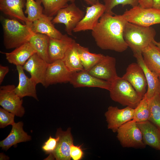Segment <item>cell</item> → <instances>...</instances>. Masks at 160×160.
<instances>
[{
  "label": "cell",
  "mask_w": 160,
  "mask_h": 160,
  "mask_svg": "<svg viewBox=\"0 0 160 160\" xmlns=\"http://www.w3.org/2000/svg\"><path fill=\"white\" fill-rule=\"evenodd\" d=\"M127 22L123 15L105 12L92 31L97 46L103 50L119 52L126 51L128 47L123 37V31Z\"/></svg>",
  "instance_id": "6da1fadb"
},
{
  "label": "cell",
  "mask_w": 160,
  "mask_h": 160,
  "mask_svg": "<svg viewBox=\"0 0 160 160\" xmlns=\"http://www.w3.org/2000/svg\"><path fill=\"white\" fill-rule=\"evenodd\" d=\"M156 32L151 26L138 25L128 22L125 24L123 37L133 55L142 54L143 50L155 41Z\"/></svg>",
  "instance_id": "7a4b0ae2"
},
{
  "label": "cell",
  "mask_w": 160,
  "mask_h": 160,
  "mask_svg": "<svg viewBox=\"0 0 160 160\" xmlns=\"http://www.w3.org/2000/svg\"><path fill=\"white\" fill-rule=\"evenodd\" d=\"M3 42L7 49L15 48L29 42L34 35L31 26L15 19H5L2 23Z\"/></svg>",
  "instance_id": "3957f363"
},
{
  "label": "cell",
  "mask_w": 160,
  "mask_h": 160,
  "mask_svg": "<svg viewBox=\"0 0 160 160\" xmlns=\"http://www.w3.org/2000/svg\"><path fill=\"white\" fill-rule=\"evenodd\" d=\"M110 92L111 99L123 106L135 108L143 97L127 81L118 76L111 83Z\"/></svg>",
  "instance_id": "277c9868"
},
{
  "label": "cell",
  "mask_w": 160,
  "mask_h": 160,
  "mask_svg": "<svg viewBox=\"0 0 160 160\" xmlns=\"http://www.w3.org/2000/svg\"><path fill=\"white\" fill-rule=\"evenodd\" d=\"M122 15L127 22L139 25L160 24V10L153 7L145 8L139 5L126 10Z\"/></svg>",
  "instance_id": "5b68a950"
},
{
  "label": "cell",
  "mask_w": 160,
  "mask_h": 160,
  "mask_svg": "<svg viewBox=\"0 0 160 160\" xmlns=\"http://www.w3.org/2000/svg\"><path fill=\"white\" fill-rule=\"evenodd\" d=\"M116 132L117 138L123 147L142 149L146 147L141 131L133 119L122 125Z\"/></svg>",
  "instance_id": "8992f818"
},
{
  "label": "cell",
  "mask_w": 160,
  "mask_h": 160,
  "mask_svg": "<svg viewBox=\"0 0 160 160\" xmlns=\"http://www.w3.org/2000/svg\"><path fill=\"white\" fill-rule=\"evenodd\" d=\"M85 14L84 12L77 6L75 2L70 3L58 12L52 22L53 24H64L67 34L72 36L73 29Z\"/></svg>",
  "instance_id": "52a82bcc"
},
{
  "label": "cell",
  "mask_w": 160,
  "mask_h": 160,
  "mask_svg": "<svg viewBox=\"0 0 160 160\" xmlns=\"http://www.w3.org/2000/svg\"><path fill=\"white\" fill-rule=\"evenodd\" d=\"M14 84L2 86L0 87V105L6 111L17 116L23 117L25 112L23 100L15 92Z\"/></svg>",
  "instance_id": "ba28073f"
},
{
  "label": "cell",
  "mask_w": 160,
  "mask_h": 160,
  "mask_svg": "<svg viewBox=\"0 0 160 160\" xmlns=\"http://www.w3.org/2000/svg\"><path fill=\"white\" fill-rule=\"evenodd\" d=\"M72 73L68 69L62 60L49 63L43 86L47 87L53 84L69 82Z\"/></svg>",
  "instance_id": "9c48e42d"
},
{
  "label": "cell",
  "mask_w": 160,
  "mask_h": 160,
  "mask_svg": "<svg viewBox=\"0 0 160 160\" xmlns=\"http://www.w3.org/2000/svg\"><path fill=\"white\" fill-rule=\"evenodd\" d=\"M134 108L127 106L119 109L116 106H110L105 114L108 128L114 132L122 125L133 119Z\"/></svg>",
  "instance_id": "30bf717a"
},
{
  "label": "cell",
  "mask_w": 160,
  "mask_h": 160,
  "mask_svg": "<svg viewBox=\"0 0 160 160\" xmlns=\"http://www.w3.org/2000/svg\"><path fill=\"white\" fill-rule=\"evenodd\" d=\"M116 63L115 57L104 55L101 60L88 71L97 78L111 83L119 76L116 72Z\"/></svg>",
  "instance_id": "8fae6325"
},
{
  "label": "cell",
  "mask_w": 160,
  "mask_h": 160,
  "mask_svg": "<svg viewBox=\"0 0 160 160\" xmlns=\"http://www.w3.org/2000/svg\"><path fill=\"white\" fill-rule=\"evenodd\" d=\"M105 9L104 4L99 1L87 7L84 17L77 24L73 32H78L86 30H92L105 12Z\"/></svg>",
  "instance_id": "7c38bea8"
},
{
  "label": "cell",
  "mask_w": 160,
  "mask_h": 160,
  "mask_svg": "<svg viewBox=\"0 0 160 160\" xmlns=\"http://www.w3.org/2000/svg\"><path fill=\"white\" fill-rule=\"evenodd\" d=\"M69 82L75 88L98 87L108 91L111 85V83L97 78L84 69L73 73Z\"/></svg>",
  "instance_id": "4fadbf2b"
},
{
  "label": "cell",
  "mask_w": 160,
  "mask_h": 160,
  "mask_svg": "<svg viewBox=\"0 0 160 160\" xmlns=\"http://www.w3.org/2000/svg\"><path fill=\"white\" fill-rule=\"evenodd\" d=\"M122 78L128 81L140 96L143 97L146 92L147 84L143 71L137 63L129 65Z\"/></svg>",
  "instance_id": "5bb4252c"
},
{
  "label": "cell",
  "mask_w": 160,
  "mask_h": 160,
  "mask_svg": "<svg viewBox=\"0 0 160 160\" xmlns=\"http://www.w3.org/2000/svg\"><path fill=\"white\" fill-rule=\"evenodd\" d=\"M49 63L36 53L32 55L23 66L24 70L28 72L31 78L37 84L43 85Z\"/></svg>",
  "instance_id": "9a60e30c"
},
{
  "label": "cell",
  "mask_w": 160,
  "mask_h": 160,
  "mask_svg": "<svg viewBox=\"0 0 160 160\" xmlns=\"http://www.w3.org/2000/svg\"><path fill=\"white\" fill-rule=\"evenodd\" d=\"M58 137L57 145L52 153L56 160H70L71 146L73 144V139L71 128H68L65 131L62 129H57L56 135Z\"/></svg>",
  "instance_id": "2e32d148"
},
{
  "label": "cell",
  "mask_w": 160,
  "mask_h": 160,
  "mask_svg": "<svg viewBox=\"0 0 160 160\" xmlns=\"http://www.w3.org/2000/svg\"><path fill=\"white\" fill-rule=\"evenodd\" d=\"M75 41L67 34H63L60 39L49 38L48 54L50 63L62 60L71 46Z\"/></svg>",
  "instance_id": "e0dca14e"
},
{
  "label": "cell",
  "mask_w": 160,
  "mask_h": 160,
  "mask_svg": "<svg viewBox=\"0 0 160 160\" xmlns=\"http://www.w3.org/2000/svg\"><path fill=\"white\" fill-rule=\"evenodd\" d=\"M26 0H0V10L4 14L31 26L23 12Z\"/></svg>",
  "instance_id": "ac0fdd59"
},
{
  "label": "cell",
  "mask_w": 160,
  "mask_h": 160,
  "mask_svg": "<svg viewBox=\"0 0 160 160\" xmlns=\"http://www.w3.org/2000/svg\"><path fill=\"white\" fill-rule=\"evenodd\" d=\"M19 76V83L14 89L15 93L21 98L28 96L39 101L36 86L37 84L31 78L28 77L24 72L22 66H16Z\"/></svg>",
  "instance_id": "d6986e66"
},
{
  "label": "cell",
  "mask_w": 160,
  "mask_h": 160,
  "mask_svg": "<svg viewBox=\"0 0 160 160\" xmlns=\"http://www.w3.org/2000/svg\"><path fill=\"white\" fill-rule=\"evenodd\" d=\"M12 126L8 136L0 142V147L6 151L18 143L28 141L31 139V136L24 131L22 121L15 123Z\"/></svg>",
  "instance_id": "ffe728a7"
},
{
  "label": "cell",
  "mask_w": 160,
  "mask_h": 160,
  "mask_svg": "<svg viewBox=\"0 0 160 160\" xmlns=\"http://www.w3.org/2000/svg\"><path fill=\"white\" fill-rule=\"evenodd\" d=\"M53 17L43 14L38 19L35 20L31 25L32 31L35 33L46 35L49 38L60 39L63 35L55 28L52 22Z\"/></svg>",
  "instance_id": "44dd1931"
},
{
  "label": "cell",
  "mask_w": 160,
  "mask_h": 160,
  "mask_svg": "<svg viewBox=\"0 0 160 160\" xmlns=\"http://www.w3.org/2000/svg\"><path fill=\"white\" fill-rule=\"evenodd\" d=\"M137 123L145 144L160 151V130L149 120Z\"/></svg>",
  "instance_id": "7402d4cb"
},
{
  "label": "cell",
  "mask_w": 160,
  "mask_h": 160,
  "mask_svg": "<svg viewBox=\"0 0 160 160\" xmlns=\"http://www.w3.org/2000/svg\"><path fill=\"white\" fill-rule=\"evenodd\" d=\"M137 63L142 68L147 81L148 89L145 93L148 100L152 98L157 93H160V81L159 76L151 71L144 61L142 54L133 55Z\"/></svg>",
  "instance_id": "603a6c76"
},
{
  "label": "cell",
  "mask_w": 160,
  "mask_h": 160,
  "mask_svg": "<svg viewBox=\"0 0 160 160\" xmlns=\"http://www.w3.org/2000/svg\"><path fill=\"white\" fill-rule=\"evenodd\" d=\"M5 54L9 63L16 66H23L36 52L29 42L17 47L10 52H2Z\"/></svg>",
  "instance_id": "cb8c5ba5"
},
{
  "label": "cell",
  "mask_w": 160,
  "mask_h": 160,
  "mask_svg": "<svg viewBox=\"0 0 160 160\" xmlns=\"http://www.w3.org/2000/svg\"><path fill=\"white\" fill-rule=\"evenodd\" d=\"M142 55L147 68L158 76L160 75V50L153 42L143 50Z\"/></svg>",
  "instance_id": "d4e9b609"
},
{
  "label": "cell",
  "mask_w": 160,
  "mask_h": 160,
  "mask_svg": "<svg viewBox=\"0 0 160 160\" xmlns=\"http://www.w3.org/2000/svg\"><path fill=\"white\" fill-rule=\"evenodd\" d=\"M78 45L75 41L68 49L62 59L66 67L72 73L84 69L78 53Z\"/></svg>",
  "instance_id": "484cf974"
},
{
  "label": "cell",
  "mask_w": 160,
  "mask_h": 160,
  "mask_svg": "<svg viewBox=\"0 0 160 160\" xmlns=\"http://www.w3.org/2000/svg\"><path fill=\"white\" fill-rule=\"evenodd\" d=\"M49 39V37L46 35L36 33L29 41L36 53L48 63H50L48 54Z\"/></svg>",
  "instance_id": "4316f807"
},
{
  "label": "cell",
  "mask_w": 160,
  "mask_h": 160,
  "mask_svg": "<svg viewBox=\"0 0 160 160\" xmlns=\"http://www.w3.org/2000/svg\"><path fill=\"white\" fill-rule=\"evenodd\" d=\"M78 52L80 60L84 70L88 71L97 64L103 58L101 54L91 53L89 49L78 44Z\"/></svg>",
  "instance_id": "83f0119b"
},
{
  "label": "cell",
  "mask_w": 160,
  "mask_h": 160,
  "mask_svg": "<svg viewBox=\"0 0 160 160\" xmlns=\"http://www.w3.org/2000/svg\"><path fill=\"white\" fill-rule=\"evenodd\" d=\"M44 7V14L51 17L56 15L61 9L66 7L69 2L75 0H40Z\"/></svg>",
  "instance_id": "f1b7e54d"
},
{
  "label": "cell",
  "mask_w": 160,
  "mask_h": 160,
  "mask_svg": "<svg viewBox=\"0 0 160 160\" xmlns=\"http://www.w3.org/2000/svg\"><path fill=\"white\" fill-rule=\"evenodd\" d=\"M150 109L148 102L145 94L140 103L134 108L133 119L136 122H140L149 120Z\"/></svg>",
  "instance_id": "f546056e"
},
{
  "label": "cell",
  "mask_w": 160,
  "mask_h": 160,
  "mask_svg": "<svg viewBox=\"0 0 160 160\" xmlns=\"http://www.w3.org/2000/svg\"><path fill=\"white\" fill-rule=\"evenodd\" d=\"M40 0H26L25 14L29 22L32 23L39 18L43 14V8Z\"/></svg>",
  "instance_id": "4dcf8cb0"
},
{
  "label": "cell",
  "mask_w": 160,
  "mask_h": 160,
  "mask_svg": "<svg viewBox=\"0 0 160 160\" xmlns=\"http://www.w3.org/2000/svg\"><path fill=\"white\" fill-rule=\"evenodd\" d=\"M148 102L150 109L148 120L160 130V94L157 93Z\"/></svg>",
  "instance_id": "1f68e13d"
},
{
  "label": "cell",
  "mask_w": 160,
  "mask_h": 160,
  "mask_svg": "<svg viewBox=\"0 0 160 160\" xmlns=\"http://www.w3.org/2000/svg\"><path fill=\"white\" fill-rule=\"evenodd\" d=\"M105 9V13L114 14L112 9L116 6L121 4L123 7L129 5L133 7L139 5V0H103Z\"/></svg>",
  "instance_id": "d6a6232c"
},
{
  "label": "cell",
  "mask_w": 160,
  "mask_h": 160,
  "mask_svg": "<svg viewBox=\"0 0 160 160\" xmlns=\"http://www.w3.org/2000/svg\"><path fill=\"white\" fill-rule=\"evenodd\" d=\"M15 115L4 109L0 108V128H4L9 125H12L15 122Z\"/></svg>",
  "instance_id": "836d02e7"
},
{
  "label": "cell",
  "mask_w": 160,
  "mask_h": 160,
  "mask_svg": "<svg viewBox=\"0 0 160 160\" xmlns=\"http://www.w3.org/2000/svg\"><path fill=\"white\" fill-rule=\"evenodd\" d=\"M58 137L55 135V138L50 136L48 139L44 143L41 147L42 150L46 154L52 153L56 148Z\"/></svg>",
  "instance_id": "e575fe53"
},
{
  "label": "cell",
  "mask_w": 160,
  "mask_h": 160,
  "mask_svg": "<svg viewBox=\"0 0 160 160\" xmlns=\"http://www.w3.org/2000/svg\"><path fill=\"white\" fill-rule=\"evenodd\" d=\"M70 154L71 159L73 160H80L84 156V152L80 146L74 145L71 146Z\"/></svg>",
  "instance_id": "d590c367"
},
{
  "label": "cell",
  "mask_w": 160,
  "mask_h": 160,
  "mask_svg": "<svg viewBox=\"0 0 160 160\" xmlns=\"http://www.w3.org/2000/svg\"><path fill=\"white\" fill-rule=\"evenodd\" d=\"M9 71V68L7 66L0 65V84H1L6 74Z\"/></svg>",
  "instance_id": "8d00e7d4"
},
{
  "label": "cell",
  "mask_w": 160,
  "mask_h": 160,
  "mask_svg": "<svg viewBox=\"0 0 160 160\" xmlns=\"http://www.w3.org/2000/svg\"><path fill=\"white\" fill-rule=\"evenodd\" d=\"M139 5L145 8H150L153 7L152 0H139Z\"/></svg>",
  "instance_id": "74e56055"
},
{
  "label": "cell",
  "mask_w": 160,
  "mask_h": 160,
  "mask_svg": "<svg viewBox=\"0 0 160 160\" xmlns=\"http://www.w3.org/2000/svg\"><path fill=\"white\" fill-rule=\"evenodd\" d=\"M153 8L160 10V0H152Z\"/></svg>",
  "instance_id": "f35d334b"
},
{
  "label": "cell",
  "mask_w": 160,
  "mask_h": 160,
  "mask_svg": "<svg viewBox=\"0 0 160 160\" xmlns=\"http://www.w3.org/2000/svg\"><path fill=\"white\" fill-rule=\"evenodd\" d=\"M87 4L91 5L98 1V0H83Z\"/></svg>",
  "instance_id": "ab89813d"
},
{
  "label": "cell",
  "mask_w": 160,
  "mask_h": 160,
  "mask_svg": "<svg viewBox=\"0 0 160 160\" xmlns=\"http://www.w3.org/2000/svg\"><path fill=\"white\" fill-rule=\"evenodd\" d=\"M9 157L8 156H7L3 153H0V160H9Z\"/></svg>",
  "instance_id": "60d3db41"
},
{
  "label": "cell",
  "mask_w": 160,
  "mask_h": 160,
  "mask_svg": "<svg viewBox=\"0 0 160 160\" xmlns=\"http://www.w3.org/2000/svg\"><path fill=\"white\" fill-rule=\"evenodd\" d=\"M55 159L52 153L49 154V156L44 160H53Z\"/></svg>",
  "instance_id": "b9f144b4"
},
{
  "label": "cell",
  "mask_w": 160,
  "mask_h": 160,
  "mask_svg": "<svg viewBox=\"0 0 160 160\" xmlns=\"http://www.w3.org/2000/svg\"><path fill=\"white\" fill-rule=\"evenodd\" d=\"M153 43L156 45L159 49L160 50V41L157 42L155 40L153 42Z\"/></svg>",
  "instance_id": "7bdbcfd3"
},
{
  "label": "cell",
  "mask_w": 160,
  "mask_h": 160,
  "mask_svg": "<svg viewBox=\"0 0 160 160\" xmlns=\"http://www.w3.org/2000/svg\"><path fill=\"white\" fill-rule=\"evenodd\" d=\"M159 79L160 80V75H159Z\"/></svg>",
  "instance_id": "ee69618b"
}]
</instances>
